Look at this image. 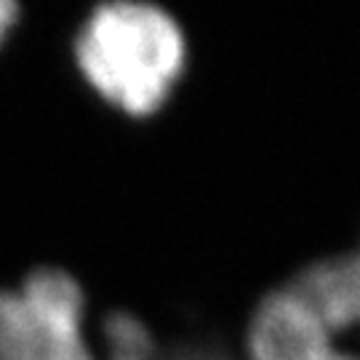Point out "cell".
<instances>
[{"label":"cell","mask_w":360,"mask_h":360,"mask_svg":"<svg viewBox=\"0 0 360 360\" xmlns=\"http://www.w3.org/2000/svg\"><path fill=\"white\" fill-rule=\"evenodd\" d=\"M77 67L104 102L147 115L166 102L187 59L176 19L150 3L99 6L75 40Z\"/></svg>","instance_id":"cell-1"},{"label":"cell","mask_w":360,"mask_h":360,"mask_svg":"<svg viewBox=\"0 0 360 360\" xmlns=\"http://www.w3.org/2000/svg\"><path fill=\"white\" fill-rule=\"evenodd\" d=\"M0 360H99L70 272L38 267L19 288H0Z\"/></svg>","instance_id":"cell-2"},{"label":"cell","mask_w":360,"mask_h":360,"mask_svg":"<svg viewBox=\"0 0 360 360\" xmlns=\"http://www.w3.org/2000/svg\"><path fill=\"white\" fill-rule=\"evenodd\" d=\"M352 334H360V323L288 278L254 309L248 355L251 360H360L345 347Z\"/></svg>","instance_id":"cell-3"},{"label":"cell","mask_w":360,"mask_h":360,"mask_svg":"<svg viewBox=\"0 0 360 360\" xmlns=\"http://www.w3.org/2000/svg\"><path fill=\"white\" fill-rule=\"evenodd\" d=\"M107 360H158L150 328L129 312H115L104 323Z\"/></svg>","instance_id":"cell-5"},{"label":"cell","mask_w":360,"mask_h":360,"mask_svg":"<svg viewBox=\"0 0 360 360\" xmlns=\"http://www.w3.org/2000/svg\"><path fill=\"white\" fill-rule=\"evenodd\" d=\"M16 16H19V8L11 0H0V43L6 40V35L11 32V27L16 25Z\"/></svg>","instance_id":"cell-6"},{"label":"cell","mask_w":360,"mask_h":360,"mask_svg":"<svg viewBox=\"0 0 360 360\" xmlns=\"http://www.w3.org/2000/svg\"><path fill=\"white\" fill-rule=\"evenodd\" d=\"M315 296L360 323V254H342L312 262L294 275Z\"/></svg>","instance_id":"cell-4"}]
</instances>
